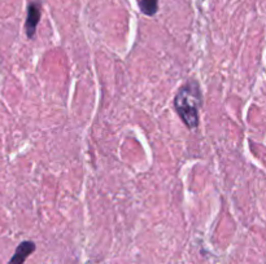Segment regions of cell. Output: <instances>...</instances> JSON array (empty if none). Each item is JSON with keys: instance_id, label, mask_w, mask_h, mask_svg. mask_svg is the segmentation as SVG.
I'll use <instances>...</instances> for the list:
<instances>
[{"instance_id": "obj_1", "label": "cell", "mask_w": 266, "mask_h": 264, "mask_svg": "<svg viewBox=\"0 0 266 264\" xmlns=\"http://www.w3.org/2000/svg\"><path fill=\"white\" fill-rule=\"evenodd\" d=\"M203 104L200 87L196 80H190L180 87L174 97V106L180 120L189 128H196L199 125V109Z\"/></svg>"}, {"instance_id": "obj_2", "label": "cell", "mask_w": 266, "mask_h": 264, "mask_svg": "<svg viewBox=\"0 0 266 264\" xmlns=\"http://www.w3.org/2000/svg\"><path fill=\"white\" fill-rule=\"evenodd\" d=\"M40 20V6L38 3H30L28 6V16H26L25 32L29 39H33L37 32V26Z\"/></svg>"}, {"instance_id": "obj_3", "label": "cell", "mask_w": 266, "mask_h": 264, "mask_svg": "<svg viewBox=\"0 0 266 264\" xmlns=\"http://www.w3.org/2000/svg\"><path fill=\"white\" fill-rule=\"evenodd\" d=\"M35 251V244L33 241H23L16 249L15 254L11 258L8 264H23L28 256L32 255Z\"/></svg>"}, {"instance_id": "obj_4", "label": "cell", "mask_w": 266, "mask_h": 264, "mask_svg": "<svg viewBox=\"0 0 266 264\" xmlns=\"http://www.w3.org/2000/svg\"><path fill=\"white\" fill-rule=\"evenodd\" d=\"M141 11L147 16H155L158 8V0H141Z\"/></svg>"}]
</instances>
